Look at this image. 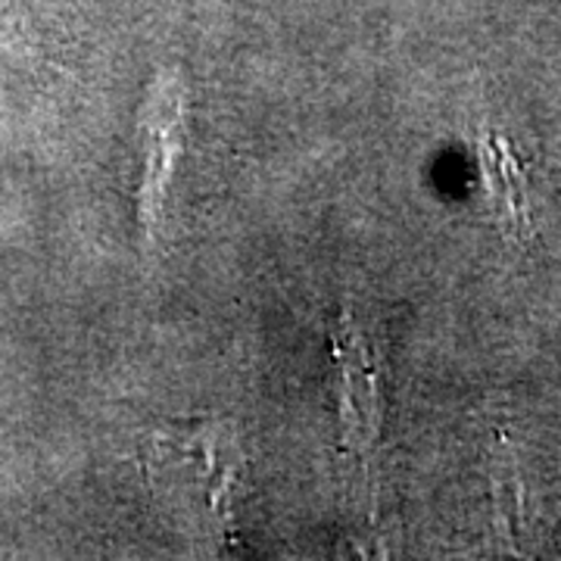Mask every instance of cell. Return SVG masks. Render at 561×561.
Segmentation results:
<instances>
[{"label":"cell","instance_id":"obj_2","mask_svg":"<svg viewBox=\"0 0 561 561\" xmlns=\"http://www.w3.org/2000/svg\"><path fill=\"white\" fill-rule=\"evenodd\" d=\"M334 359L341 365V424L350 443H371L381 434L383 381L375 346L350 319L334 328Z\"/></svg>","mask_w":561,"mask_h":561},{"label":"cell","instance_id":"obj_3","mask_svg":"<svg viewBox=\"0 0 561 561\" xmlns=\"http://www.w3.org/2000/svg\"><path fill=\"white\" fill-rule=\"evenodd\" d=\"M181 150V101L172 94V84L160 81V94L147 110V160L140 181V216L144 228L153 231L160 219L162 197L172 179V165Z\"/></svg>","mask_w":561,"mask_h":561},{"label":"cell","instance_id":"obj_1","mask_svg":"<svg viewBox=\"0 0 561 561\" xmlns=\"http://www.w3.org/2000/svg\"><path fill=\"white\" fill-rule=\"evenodd\" d=\"M157 490L179 500L191 522L228 530L234 522V493L243 474V453L234 431L219 421L160 434L150 468Z\"/></svg>","mask_w":561,"mask_h":561},{"label":"cell","instance_id":"obj_4","mask_svg":"<svg viewBox=\"0 0 561 561\" xmlns=\"http://www.w3.org/2000/svg\"><path fill=\"white\" fill-rule=\"evenodd\" d=\"M483 162L490 169L493 197L508 213L512 225L527 228V201H524V179L518 162L508 157L500 138H483Z\"/></svg>","mask_w":561,"mask_h":561},{"label":"cell","instance_id":"obj_5","mask_svg":"<svg viewBox=\"0 0 561 561\" xmlns=\"http://www.w3.org/2000/svg\"><path fill=\"white\" fill-rule=\"evenodd\" d=\"M496 502H500V518L505 527L518 530L522 527V486H518L515 465L508 456L496 465Z\"/></svg>","mask_w":561,"mask_h":561}]
</instances>
